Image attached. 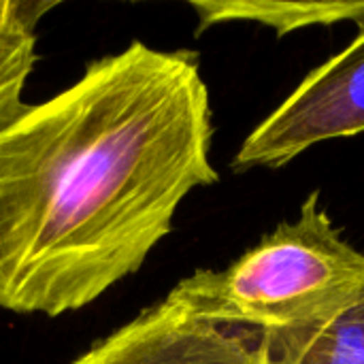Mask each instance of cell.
<instances>
[{
    "instance_id": "cell-1",
    "label": "cell",
    "mask_w": 364,
    "mask_h": 364,
    "mask_svg": "<svg viewBox=\"0 0 364 364\" xmlns=\"http://www.w3.org/2000/svg\"><path fill=\"white\" fill-rule=\"evenodd\" d=\"M198 55L143 41L0 128V309L58 318L136 273L218 183Z\"/></svg>"
},
{
    "instance_id": "cell-2",
    "label": "cell",
    "mask_w": 364,
    "mask_h": 364,
    "mask_svg": "<svg viewBox=\"0 0 364 364\" xmlns=\"http://www.w3.org/2000/svg\"><path fill=\"white\" fill-rule=\"evenodd\" d=\"M196 316L269 343L316 333L364 296V254L348 243L311 192L228 269H198L171 292Z\"/></svg>"
},
{
    "instance_id": "cell-3",
    "label": "cell",
    "mask_w": 364,
    "mask_h": 364,
    "mask_svg": "<svg viewBox=\"0 0 364 364\" xmlns=\"http://www.w3.org/2000/svg\"><path fill=\"white\" fill-rule=\"evenodd\" d=\"M364 132V28L328 62L314 68L296 90L241 143L232 171L279 168L309 147Z\"/></svg>"
},
{
    "instance_id": "cell-4",
    "label": "cell",
    "mask_w": 364,
    "mask_h": 364,
    "mask_svg": "<svg viewBox=\"0 0 364 364\" xmlns=\"http://www.w3.org/2000/svg\"><path fill=\"white\" fill-rule=\"evenodd\" d=\"M73 364H279L267 339L205 320L166 294Z\"/></svg>"
},
{
    "instance_id": "cell-5",
    "label": "cell",
    "mask_w": 364,
    "mask_h": 364,
    "mask_svg": "<svg viewBox=\"0 0 364 364\" xmlns=\"http://www.w3.org/2000/svg\"><path fill=\"white\" fill-rule=\"evenodd\" d=\"M198 17L196 36L211 26L230 21H254L273 28L277 36L311 26L354 21L364 28V0L333 2H284V0H196L190 2Z\"/></svg>"
},
{
    "instance_id": "cell-6",
    "label": "cell",
    "mask_w": 364,
    "mask_h": 364,
    "mask_svg": "<svg viewBox=\"0 0 364 364\" xmlns=\"http://www.w3.org/2000/svg\"><path fill=\"white\" fill-rule=\"evenodd\" d=\"M51 6V2L19 0L15 13L0 23V128L26 105L23 90L36 64V28Z\"/></svg>"
},
{
    "instance_id": "cell-7",
    "label": "cell",
    "mask_w": 364,
    "mask_h": 364,
    "mask_svg": "<svg viewBox=\"0 0 364 364\" xmlns=\"http://www.w3.org/2000/svg\"><path fill=\"white\" fill-rule=\"evenodd\" d=\"M269 346L279 364H364V296L316 333Z\"/></svg>"
},
{
    "instance_id": "cell-8",
    "label": "cell",
    "mask_w": 364,
    "mask_h": 364,
    "mask_svg": "<svg viewBox=\"0 0 364 364\" xmlns=\"http://www.w3.org/2000/svg\"><path fill=\"white\" fill-rule=\"evenodd\" d=\"M17 4H19V0H0V23L15 13Z\"/></svg>"
}]
</instances>
